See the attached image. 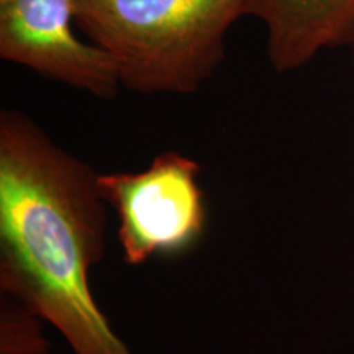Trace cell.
Listing matches in <instances>:
<instances>
[{"label": "cell", "mask_w": 354, "mask_h": 354, "mask_svg": "<svg viewBox=\"0 0 354 354\" xmlns=\"http://www.w3.org/2000/svg\"><path fill=\"white\" fill-rule=\"evenodd\" d=\"M107 248L99 172L32 117L0 112V289L50 323L73 354H135L92 295Z\"/></svg>", "instance_id": "6da1fadb"}, {"label": "cell", "mask_w": 354, "mask_h": 354, "mask_svg": "<svg viewBox=\"0 0 354 354\" xmlns=\"http://www.w3.org/2000/svg\"><path fill=\"white\" fill-rule=\"evenodd\" d=\"M76 26L136 94L189 95L225 59V38L250 0H73Z\"/></svg>", "instance_id": "7a4b0ae2"}, {"label": "cell", "mask_w": 354, "mask_h": 354, "mask_svg": "<svg viewBox=\"0 0 354 354\" xmlns=\"http://www.w3.org/2000/svg\"><path fill=\"white\" fill-rule=\"evenodd\" d=\"M201 166L177 151L158 154L140 172L99 174V189L118 216V243L128 266L154 256L189 253L205 236Z\"/></svg>", "instance_id": "3957f363"}, {"label": "cell", "mask_w": 354, "mask_h": 354, "mask_svg": "<svg viewBox=\"0 0 354 354\" xmlns=\"http://www.w3.org/2000/svg\"><path fill=\"white\" fill-rule=\"evenodd\" d=\"M73 0H0V57L44 79L112 100L120 76L113 59L74 33Z\"/></svg>", "instance_id": "277c9868"}, {"label": "cell", "mask_w": 354, "mask_h": 354, "mask_svg": "<svg viewBox=\"0 0 354 354\" xmlns=\"http://www.w3.org/2000/svg\"><path fill=\"white\" fill-rule=\"evenodd\" d=\"M248 15L263 21L277 73L302 69L322 51L354 48V0H250Z\"/></svg>", "instance_id": "5b68a950"}, {"label": "cell", "mask_w": 354, "mask_h": 354, "mask_svg": "<svg viewBox=\"0 0 354 354\" xmlns=\"http://www.w3.org/2000/svg\"><path fill=\"white\" fill-rule=\"evenodd\" d=\"M44 320L33 310L2 294L0 305V354H48Z\"/></svg>", "instance_id": "8992f818"}, {"label": "cell", "mask_w": 354, "mask_h": 354, "mask_svg": "<svg viewBox=\"0 0 354 354\" xmlns=\"http://www.w3.org/2000/svg\"><path fill=\"white\" fill-rule=\"evenodd\" d=\"M351 51H353V53H351V56H353V66H354V48H353Z\"/></svg>", "instance_id": "52a82bcc"}]
</instances>
